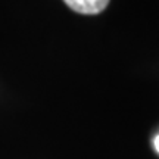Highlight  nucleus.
Instances as JSON below:
<instances>
[{
	"label": "nucleus",
	"instance_id": "1",
	"mask_svg": "<svg viewBox=\"0 0 159 159\" xmlns=\"http://www.w3.org/2000/svg\"><path fill=\"white\" fill-rule=\"evenodd\" d=\"M66 5L77 13L83 15H96L106 9L109 0H63Z\"/></svg>",
	"mask_w": 159,
	"mask_h": 159
},
{
	"label": "nucleus",
	"instance_id": "2",
	"mask_svg": "<svg viewBox=\"0 0 159 159\" xmlns=\"http://www.w3.org/2000/svg\"><path fill=\"white\" fill-rule=\"evenodd\" d=\"M153 146H155V149H156V152L159 153V134L156 137H155V140H153Z\"/></svg>",
	"mask_w": 159,
	"mask_h": 159
}]
</instances>
